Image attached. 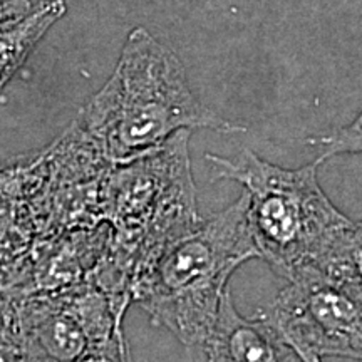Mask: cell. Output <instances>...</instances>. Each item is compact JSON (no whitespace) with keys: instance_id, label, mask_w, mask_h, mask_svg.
<instances>
[{"instance_id":"1","label":"cell","mask_w":362,"mask_h":362,"mask_svg":"<svg viewBox=\"0 0 362 362\" xmlns=\"http://www.w3.org/2000/svg\"><path fill=\"white\" fill-rule=\"evenodd\" d=\"M215 178L243 187L247 221L259 259L279 277L304 272L361 280L362 230L320 187L319 160L302 168L272 165L245 149L235 160L205 155Z\"/></svg>"},{"instance_id":"2","label":"cell","mask_w":362,"mask_h":362,"mask_svg":"<svg viewBox=\"0 0 362 362\" xmlns=\"http://www.w3.org/2000/svg\"><path fill=\"white\" fill-rule=\"evenodd\" d=\"M189 131L156 149L111 166L103 183V221L110 240L88 280L117 309L128 310L131 292L158 257L200 223L188 156Z\"/></svg>"},{"instance_id":"3","label":"cell","mask_w":362,"mask_h":362,"mask_svg":"<svg viewBox=\"0 0 362 362\" xmlns=\"http://www.w3.org/2000/svg\"><path fill=\"white\" fill-rule=\"evenodd\" d=\"M74 124L111 166L156 149L181 131H247L194 96L178 56L143 27L131 30L110 81Z\"/></svg>"},{"instance_id":"4","label":"cell","mask_w":362,"mask_h":362,"mask_svg":"<svg viewBox=\"0 0 362 362\" xmlns=\"http://www.w3.org/2000/svg\"><path fill=\"white\" fill-rule=\"evenodd\" d=\"M259 259L245 197L176 240L134 284L131 302L185 346L202 349L232 275Z\"/></svg>"},{"instance_id":"5","label":"cell","mask_w":362,"mask_h":362,"mask_svg":"<svg viewBox=\"0 0 362 362\" xmlns=\"http://www.w3.org/2000/svg\"><path fill=\"white\" fill-rule=\"evenodd\" d=\"M264 312L293 351L361 361V280L304 272L287 280Z\"/></svg>"},{"instance_id":"6","label":"cell","mask_w":362,"mask_h":362,"mask_svg":"<svg viewBox=\"0 0 362 362\" xmlns=\"http://www.w3.org/2000/svg\"><path fill=\"white\" fill-rule=\"evenodd\" d=\"M202 349L206 362H300L264 310L253 317L240 314L230 288Z\"/></svg>"},{"instance_id":"7","label":"cell","mask_w":362,"mask_h":362,"mask_svg":"<svg viewBox=\"0 0 362 362\" xmlns=\"http://www.w3.org/2000/svg\"><path fill=\"white\" fill-rule=\"evenodd\" d=\"M64 13V0H40L27 16L0 24V93Z\"/></svg>"},{"instance_id":"8","label":"cell","mask_w":362,"mask_h":362,"mask_svg":"<svg viewBox=\"0 0 362 362\" xmlns=\"http://www.w3.org/2000/svg\"><path fill=\"white\" fill-rule=\"evenodd\" d=\"M361 123V116H357V119L352 121L351 124L330 131V133L312 136L305 143L319 149L320 155L317 160L322 163V165L327 160H330V158L339 155H347V153H351V155H356L357 153L359 155L362 146Z\"/></svg>"},{"instance_id":"9","label":"cell","mask_w":362,"mask_h":362,"mask_svg":"<svg viewBox=\"0 0 362 362\" xmlns=\"http://www.w3.org/2000/svg\"><path fill=\"white\" fill-rule=\"evenodd\" d=\"M74 362H131L123 325L116 327L115 332L103 341L90 344Z\"/></svg>"},{"instance_id":"10","label":"cell","mask_w":362,"mask_h":362,"mask_svg":"<svg viewBox=\"0 0 362 362\" xmlns=\"http://www.w3.org/2000/svg\"><path fill=\"white\" fill-rule=\"evenodd\" d=\"M30 0H0V24L21 19L33 11Z\"/></svg>"},{"instance_id":"11","label":"cell","mask_w":362,"mask_h":362,"mask_svg":"<svg viewBox=\"0 0 362 362\" xmlns=\"http://www.w3.org/2000/svg\"><path fill=\"white\" fill-rule=\"evenodd\" d=\"M296 352H297L300 362H322V357H319V356L309 354V352H302V351H296Z\"/></svg>"}]
</instances>
